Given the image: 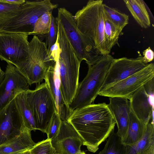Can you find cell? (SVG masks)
Wrapping results in <instances>:
<instances>
[{"label": "cell", "mask_w": 154, "mask_h": 154, "mask_svg": "<svg viewBox=\"0 0 154 154\" xmlns=\"http://www.w3.org/2000/svg\"><path fill=\"white\" fill-rule=\"evenodd\" d=\"M68 121L88 150L94 153L114 130L115 119L105 103H92L73 110Z\"/></svg>", "instance_id": "cell-1"}, {"label": "cell", "mask_w": 154, "mask_h": 154, "mask_svg": "<svg viewBox=\"0 0 154 154\" xmlns=\"http://www.w3.org/2000/svg\"><path fill=\"white\" fill-rule=\"evenodd\" d=\"M57 23V39L60 52L58 59L55 62L62 94L65 103L69 106L79 83L82 61L75 52L61 23L59 20Z\"/></svg>", "instance_id": "cell-2"}, {"label": "cell", "mask_w": 154, "mask_h": 154, "mask_svg": "<svg viewBox=\"0 0 154 154\" xmlns=\"http://www.w3.org/2000/svg\"><path fill=\"white\" fill-rule=\"evenodd\" d=\"M103 4L102 0H89L74 16L79 32L102 55L111 51L104 34Z\"/></svg>", "instance_id": "cell-3"}, {"label": "cell", "mask_w": 154, "mask_h": 154, "mask_svg": "<svg viewBox=\"0 0 154 154\" xmlns=\"http://www.w3.org/2000/svg\"><path fill=\"white\" fill-rule=\"evenodd\" d=\"M114 58L109 54L103 55L94 65L88 67L85 77L79 83L69 106L73 111L92 104L98 95L106 73Z\"/></svg>", "instance_id": "cell-4"}, {"label": "cell", "mask_w": 154, "mask_h": 154, "mask_svg": "<svg viewBox=\"0 0 154 154\" xmlns=\"http://www.w3.org/2000/svg\"><path fill=\"white\" fill-rule=\"evenodd\" d=\"M55 63L49 55L46 43L34 35L29 43L27 59L14 66L31 85L42 82L50 68Z\"/></svg>", "instance_id": "cell-5"}, {"label": "cell", "mask_w": 154, "mask_h": 154, "mask_svg": "<svg viewBox=\"0 0 154 154\" xmlns=\"http://www.w3.org/2000/svg\"><path fill=\"white\" fill-rule=\"evenodd\" d=\"M56 18L60 21L78 57L85 60L88 66L99 61L102 56L85 39L79 30L74 16L65 8L58 9Z\"/></svg>", "instance_id": "cell-6"}, {"label": "cell", "mask_w": 154, "mask_h": 154, "mask_svg": "<svg viewBox=\"0 0 154 154\" xmlns=\"http://www.w3.org/2000/svg\"><path fill=\"white\" fill-rule=\"evenodd\" d=\"M58 4L50 0L27 1L23 4L19 13L6 24L0 31L8 33H23L31 35L35 23L41 16L52 11Z\"/></svg>", "instance_id": "cell-7"}, {"label": "cell", "mask_w": 154, "mask_h": 154, "mask_svg": "<svg viewBox=\"0 0 154 154\" xmlns=\"http://www.w3.org/2000/svg\"><path fill=\"white\" fill-rule=\"evenodd\" d=\"M26 94L37 130L45 133L54 112L56 111L53 98L45 83L38 84L34 90Z\"/></svg>", "instance_id": "cell-8"}, {"label": "cell", "mask_w": 154, "mask_h": 154, "mask_svg": "<svg viewBox=\"0 0 154 154\" xmlns=\"http://www.w3.org/2000/svg\"><path fill=\"white\" fill-rule=\"evenodd\" d=\"M154 77V64L150 63L135 74L116 83L100 88L98 95L119 97L129 100L134 94Z\"/></svg>", "instance_id": "cell-9"}, {"label": "cell", "mask_w": 154, "mask_h": 154, "mask_svg": "<svg viewBox=\"0 0 154 154\" xmlns=\"http://www.w3.org/2000/svg\"><path fill=\"white\" fill-rule=\"evenodd\" d=\"M28 36L0 32V59L14 66L26 60L28 55Z\"/></svg>", "instance_id": "cell-10"}, {"label": "cell", "mask_w": 154, "mask_h": 154, "mask_svg": "<svg viewBox=\"0 0 154 154\" xmlns=\"http://www.w3.org/2000/svg\"><path fill=\"white\" fill-rule=\"evenodd\" d=\"M29 86L17 67L7 63L4 78L0 84V111L19 94L29 89Z\"/></svg>", "instance_id": "cell-11"}, {"label": "cell", "mask_w": 154, "mask_h": 154, "mask_svg": "<svg viewBox=\"0 0 154 154\" xmlns=\"http://www.w3.org/2000/svg\"><path fill=\"white\" fill-rule=\"evenodd\" d=\"M26 128L14 99L0 111V145L19 136Z\"/></svg>", "instance_id": "cell-12"}, {"label": "cell", "mask_w": 154, "mask_h": 154, "mask_svg": "<svg viewBox=\"0 0 154 154\" xmlns=\"http://www.w3.org/2000/svg\"><path fill=\"white\" fill-rule=\"evenodd\" d=\"M154 78L139 89L130 99L131 110L140 120L154 122Z\"/></svg>", "instance_id": "cell-13"}, {"label": "cell", "mask_w": 154, "mask_h": 154, "mask_svg": "<svg viewBox=\"0 0 154 154\" xmlns=\"http://www.w3.org/2000/svg\"><path fill=\"white\" fill-rule=\"evenodd\" d=\"M148 64L143 61L142 56L135 58L126 57L114 58L109 68L101 88L116 83L135 74Z\"/></svg>", "instance_id": "cell-14"}, {"label": "cell", "mask_w": 154, "mask_h": 154, "mask_svg": "<svg viewBox=\"0 0 154 154\" xmlns=\"http://www.w3.org/2000/svg\"><path fill=\"white\" fill-rule=\"evenodd\" d=\"M51 140L56 154H85L81 150L82 139L68 121H62L57 134Z\"/></svg>", "instance_id": "cell-15"}, {"label": "cell", "mask_w": 154, "mask_h": 154, "mask_svg": "<svg viewBox=\"0 0 154 154\" xmlns=\"http://www.w3.org/2000/svg\"><path fill=\"white\" fill-rule=\"evenodd\" d=\"M44 80L49 89L61 120L68 121L73 111L66 104L63 96L56 63L50 68Z\"/></svg>", "instance_id": "cell-16"}, {"label": "cell", "mask_w": 154, "mask_h": 154, "mask_svg": "<svg viewBox=\"0 0 154 154\" xmlns=\"http://www.w3.org/2000/svg\"><path fill=\"white\" fill-rule=\"evenodd\" d=\"M108 106L117 124L118 136L122 139L127 130L129 115L131 111L130 101L122 97L109 98Z\"/></svg>", "instance_id": "cell-17"}, {"label": "cell", "mask_w": 154, "mask_h": 154, "mask_svg": "<svg viewBox=\"0 0 154 154\" xmlns=\"http://www.w3.org/2000/svg\"><path fill=\"white\" fill-rule=\"evenodd\" d=\"M31 131L26 128L19 136L0 145V154H9L31 149L36 143L32 139Z\"/></svg>", "instance_id": "cell-18"}, {"label": "cell", "mask_w": 154, "mask_h": 154, "mask_svg": "<svg viewBox=\"0 0 154 154\" xmlns=\"http://www.w3.org/2000/svg\"><path fill=\"white\" fill-rule=\"evenodd\" d=\"M148 124L139 120L132 110L130 112L126 133L121 139L125 145H130L139 141L144 134Z\"/></svg>", "instance_id": "cell-19"}, {"label": "cell", "mask_w": 154, "mask_h": 154, "mask_svg": "<svg viewBox=\"0 0 154 154\" xmlns=\"http://www.w3.org/2000/svg\"><path fill=\"white\" fill-rule=\"evenodd\" d=\"M126 6L133 17L142 28L150 27L149 16L145 3L143 0H124Z\"/></svg>", "instance_id": "cell-20"}, {"label": "cell", "mask_w": 154, "mask_h": 154, "mask_svg": "<svg viewBox=\"0 0 154 154\" xmlns=\"http://www.w3.org/2000/svg\"><path fill=\"white\" fill-rule=\"evenodd\" d=\"M16 106L21 116L25 126L31 131L36 128L31 108L27 98L26 91L17 95L14 99Z\"/></svg>", "instance_id": "cell-21"}, {"label": "cell", "mask_w": 154, "mask_h": 154, "mask_svg": "<svg viewBox=\"0 0 154 154\" xmlns=\"http://www.w3.org/2000/svg\"><path fill=\"white\" fill-rule=\"evenodd\" d=\"M154 143V123L149 122L142 138L134 143L127 145L126 154H140L150 144Z\"/></svg>", "instance_id": "cell-22"}, {"label": "cell", "mask_w": 154, "mask_h": 154, "mask_svg": "<svg viewBox=\"0 0 154 154\" xmlns=\"http://www.w3.org/2000/svg\"><path fill=\"white\" fill-rule=\"evenodd\" d=\"M127 145L123 144L117 133L112 131L103 149L98 154H126Z\"/></svg>", "instance_id": "cell-23"}, {"label": "cell", "mask_w": 154, "mask_h": 154, "mask_svg": "<svg viewBox=\"0 0 154 154\" xmlns=\"http://www.w3.org/2000/svg\"><path fill=\"white\" fill-rule=\"evenodd\" d=\"M122 31V29L114 24L107 17L105 13L104 34L110 50L111 51L112 47L115 45H119V37L123 34Z\"/></svg>", "instance_id": "cell-24"}, {"label": "cell", "mask_w": 154, "mask_h": 154, "mask_svg": "<svg viewBox=\"0 0 154 154\" xmlns=\"http://www.w3.org/2000/svg\"><path fill=\"white\" fill-rule=\"evenodd\" d=\"M22 4L14 5L0 2V31L19 13Z\"/></svg>", "instance_id": "cell-25"}, {"label": "cell", "mask_w": 154, "mask_h": 154, "mask_svg": "<svg viewBox=\"0 0 154 154\" xmlns=\"http://www.w3.org/2000/svg\"><path fill=\"white\" fill-rule=\"evenodd\" d=\"M105 13L107 17L116 25L123 30L128 23L129 17L116 8L103 4Z\"/></svg>", "instance_id": "cell-26"}, {"label": "cell", "mask_w": 154, "mask_h": 154, "mask_svg": "<svg viewBox=\"0 0 154 154\" xmlns=\"http://www.w3.org/2000/svg\"><path fill=\"white\" fill-rule=\"evenodd\" d=\"M52 14V11H48L41 16L35 23L31 35H47L49 31Z\"/></svg>", "instance_id": "cell-27"}, {"label": "cell", "mask_w": 154, "mask_h": 154, "mask_svg": "<svg viewBox=\"0 0 154 154\" xmlns=\"http://www.w3.org/2000/svg\"><path fill=\"white\" fill-rule=\"evenodd\" d=\"M30 150L31 154H56L51 140L48 139L36 143Z\"/></svg>", "instance_id": "cell-28"}, {"label": "cell", "mask_w": 154, "mask_h": 154, "mask_svg": "<svg viewBox=\"0 0 154 154\" xmlns=\"http://www.w3.org/2000/svg\"><path fill=\"white\" fill-rule=\"evenodd\" d=\"M61 122L57 112L55 111L45 132L47 135V139L51 140L56 136L59 131Z\"/></svg>", "instance_id": "cell-29"}, {"label": "cell", "mask_w": 154, "mask_h": 154, "mask_svg": "<svg viewBox=\"0 0 154 154\" xmlns=\"http://www.w3.org/2000/svg\"><path fill=\"white\" fill-rule=\"evenodd\" d=\"M47 35L45 43L48 53L51 46L56 42L57 37V20L56 18L54 17L52 14L49 31Z\"/></svg>", "instance_id": "cell-30"}, {"label": "cell", "mask_w": 154, "mask_h": 154, "mask_svg": "<svg viewBox=\"0 0 154 154\" xmlns=\"http://www.w3.org/2000/svg\"><path fill=\"white\" fill-rule=\"evenodd\" d=\"M60 52V48L57 37L56 42L51 47L48 51V54L50 57L54 61L58 59Z\"/></svg>", "instance_id": "cell-31"}, {"label": "cell", "mask_w": 154, "mask_h": 154, "mask_svg": "<svg viewBox=\"0 0 154 154\" xmlns=\"http://www.w3.org/2000/svg\"><path fill=\"white\" fill-rule=\"evenodd\" d=\"M143 61L148 63V62L152 61L154 59V53L150 47L144 50L143 52Z\"/></svg>", "instance_id": "cell-32"}, {"label": "cell", "mask_w": 154, "mask_h": 154, "mask_svg": "<svg viewBox=\"0 0 154 154\" xmlns=\"http://www.w3.org/2000/svg\"><path fill=\"white\" fill-rule=\"evenodd\" d=\"M25 1V0H0V2L14 5H21Z\"/></svg>", "instance_id": "cell-33"}, {"label": "cell", "mask_w": 154, "mask_h": 154, "mask_svg": "<svg viewBox=\"0 0 154 154\" xmlns=\"http://www.w3.org/2000/svg\"><path fill=\"white\" fill-rule=\"evenodd\" d=\"M140 154H154V143L148 146Z\"/></svg>", "instance_id": "cell-34"}, {"label": "cell", "mask_w": 154, "mask_h": 154, "mask_svg": "<svg viewBox=\"0 0 154 154\" xmlns=\"http://www.w3.org/2000/svg\"><path fill=\"white\" fill-rule=\"evenodd\" d=\"M5 77V72L2 70L0 72V84L2 81Z\"/></svg>", "instance_id": "cell-35"}, {"label": "cell", "mask_w": 154, "mask_h": 154, "mask_svg": "<svg viewBox=\"0 0 154 154\" xmlns=\"http://www.w3.org/2000/svg\"><path fill=\"white\" fill-rule=\"evenodd\" d=\"M22 154H31V153L29 149L24 151Z\"/></svg>", "instance_id": "cell-36"}, {"label": "cell", "mask_w": 154, "mask_h": 154, "mask_svg": "<svg viewBox=\"0 0 154 154\" xmlns=\"http://www.w3.org/2000/svg\"><path fill=\"white\" fill-rule=\"evenodd\" d=\"M25 151H20L17 152H14L13 153L9 154H22Z\"/></svg>", "instance_id": "cell-37"}, {"label": "cell", "mask_w": 154, "mask_h": 154, "mask_svg": "<svg viewBox=\"0 0 154 154\" xmlns=\"http://www.w3.org/2000/svg\"><path fill=\"white\" fill-rule=\"evenodd\" d=\"M2 70L1 69V67H0V72H1Z\"/></svg>", "instance_id": "cell-38"}]
</instances>
